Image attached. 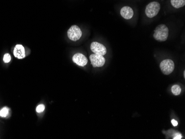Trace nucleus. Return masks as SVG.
Segmentation results:
<instances>
[{
  "mask_svg": "<svg viewBox=\"0 0 185 139\" xmlns=\"http://www.w3.org/2000/svg\"><path fill=\"white\" fill-rule=\"evenodd\" d=\"M169 36V29L166 25L161 24L157 26L154 31V37L156 41L164 42L166 41Z\"/></svg>",
  "mask_w": 185,
  "mask_h": 139,
  "instance_id": "f257e3e1",
  "label": "nucleus"
},
{
  "mask_svg": "<svg viewBox=\"0 0 185 139\" xmlns=\"http://www.w3.org/2000/svg\"><path fill=\"white\" fill-rule=\"evenodd\" d=\"M160 10V3L157 2H151L149 3L145 9V13L149 18H153L156 16Z\"/></svg>",
  "mask_w": 185,
  "mask_h": 139,
  "instance_id": "f03ea898",
  "label": "nucleus"
},
{
  "mask_svg": "<svg viewBox=\"0 0 185 139\" xmlns=\"http://www.w3.org/2000/svg\"><path fill=\"white\" fill-rule=\"evenodd\" d=\"M161 72L165 75H169L173 73L175 68V64L173 60L170 59H165L161 62L160 65Z\"/></svg>",
  "mask_w": 185,
  "mask_h": 139,
  "instance_id": "7ed1b4c3",
  "label": "nucleus"
},
{
  "mask_svg": "<svg viewBox=\"0 0 185 139\" xmlns=\"http://www.w3.org/2000/svg\"><path fill=\"white\" fill-rule=\"evenodd\" d=\"M67 35L70 40L72 41H77L81 38L82 32L78 25H72L68 30Z\"/></svg>",
  "mask_w": 185,
  "mask_h": 139,
  "instance_id": "20e7f679",
  "label": "nucleus"
},
{
  "mask_svg": "<svg viewBox=\"0 0 185 139\" xmlns=\"http://www.w3.org/2000/svg\"><path fill=\"white\" fill-rule=\"evenodd\" d=\"M89 59L91 62V65L94 68L101 67L105 63V58L101 55L92 54L90 56Z\"/></svg>",
  "mask_w": 185,
  "mask_h": 139,
  "instance_id": "39448f33",
  "label": "nucleus"
},
{
  "mask_svg": "<svg viewBox=\"0 0 185 139\" xmlns=\"http://www.w3.org/2000/svg\"><path fill=\"white\" fill-rule=\"evenodd\" d=\"M91 49L94 54L104 56L107 54V48L103 44L97 42H93L91 45Z\"/></svg>",
  "mask_w": 185,
  "mask_h": 139,
  "instance_id": "423d86ee",
  "label": "nucleus"
},
{
  "mask_svg": "<svg viewBox=\"0 0 185 139\" xmlns=\"http://www.w3.org/2000/svg\"><path fill=\"white\" fill-rule=\"evenodd\" d=\"M72 60L74 63L79 66H84L88 63V59L84 54L80 53H76L73 56Z\"/></svg>",
  "mask_w": 185,
  "mask_h": 139,
  "instance_id": "0eeeda50",
  "label": "nucleus"
},
{
  "mask_svg": "<svg viewBox=\"0 0 185 139\" xmlns=\"http://www.w3.org/2000/svg\"><path fill=\"white\" fill-rule=\"evenodd\" d=\"M13 55L18 59H23L26 57L25 49L22 44H17L13 49Z\"/></svg>",
  "mask_w": 185,
  "mask_h": 139,
  "instance_id": "6e6552de",
  "label": "nucleus"
},
{
  "mask_svg": "<svg viewBox=\"0 0 185 139\" xmlns=\"http://www.w3.org/2000/svg\"><path fill=\"white\" fill-rule=\"evenodd\" d=\"M120 14L125 19H131L134 16V11L130 7L124 6L121 9Z\"/></svg>",
  "mask_w": 185,
  "mask_h": 139,
  "instance_id": "1a4fd4ad",
  "label": "nucleus"
},
{
  "mask_svg": "<svg viewBox=\"0 0 185 139\" xmlns=\"http://www.w3.org/2000/svg\"><path fill=\"white\" fill-rule=\"evenodd\" d=\"M171 5L175 8H180L185 5V0H171Z\"/></svg>",
  "mask_w": 185,
  "mask_h": 139,
  "instance_id": "9d476101",
  "label": "nucleus"
},
{
  "mask_svg": "<svg viewBox=\"0 0 185 139\" xmlns=\"http://www.w3.org/2000/svg\"><path fill=\"white\" fill-rule=\"evenodd\" d=\"M181 88L179 85H173L171 88V92L173 95L176 96L180 95L181 93Z\"/></svg>",
  "mask_w": 185,
  "mask_h": 139,
  "instance_id": "9b49d317",
  "label": "nucleus"
},
{
  "mask_svg": "<svg viewBox=\"0 0 185 139\" xmlns=\"http://www.w3.org/2000/svg\"><path fill=\"white\" fill-rule=\"evenodd\" d=\"M9 109L8 107H4L0 110V117H6L9 114Z\"/></svg>",
  "mask_w": 185,
  "mask_h": 139,
  "instance_id": "f8f14e48",
  "label": "nucleus"
},
{
  "mask_svg": "<svg viewBox=\"0 0 185 139\" xmlns=\"http://www.w3.org/2000/svg\"><path fill=\"white\" fill-rule=\"evenodd\" d=\"M11 60V57L9 53H6L4 55L3 60L5 63H9Z\"/></svg>",
  "mask_w": 185,
  "mask_h": 139,
  "instance_id": "ddd939ff",
  "label": "nucleus"
},
{
  "mask_svg": "<svg viewBox=\"0 0 185 139\" xmlns=\"http://www.w3.org/2000/svg\"><path fill=\"white\" fill-rule=\"evenodd\" d=\"M44 109H45V106L44 105H39L37 106V107H36V111L38 113H41L44 110Z\"/></svg>",
  "mask_w": 185,
  "mask_h": 139,
  "instance_id": "4468645a",
  "label": "nucleus"
},
{
  "mask_svg": "<svg viewBox=\"0 0 185 139\" xmlns=\"http://www.w3.org/2000/svg\"><path fill=\"white\" fill-rule=\"evenodd\" d=\"M171 123L173 124V126L175 127H177V125H178V122L176 120H174V119L171 120Z\"/></svg>",
  "mask_w": 185,
  "mask_h": 139,
  "instance_id": "2eb2a0df",
  "label": "nucleus"
}]
</instances>
